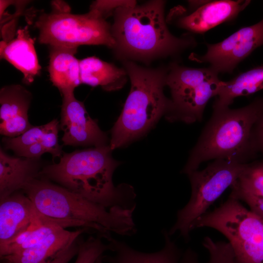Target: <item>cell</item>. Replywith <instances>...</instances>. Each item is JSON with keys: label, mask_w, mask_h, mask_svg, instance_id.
Instances as JSON below:
<instances>
[{"label": "cell", "mask_w": 263, "mask_h": 263, "mask_svg": "<svg viewBox=\"0 0 263 263\" xmlns=\"http://www.w3.org/2000/svg\"><path fill=\"white\" fill-rule=\"evenodd\" d=\"M60 227H61L41 217L38 221L15 239L0 245V259L33 247Z\"/></svg>", "instance_id": "7402d4cb"}, {"label": "cell", "mask_w": 263, "mask_h": 263, "mask_svg": "<svg viewBox=\"0 0 263 263\" xmlns=\"http://www.w3.org/2000/svg\"><path fill=\"white\" fill-rule=\"evenodd\" d=\"M250 2L247 0H207L191 13L179 18L177 24L191 33L204 34L221 23L233 20Z\"/></svg>", "instance_id": "7c38bea8"}, {"label": "cell", "mask_w": 263, "mask_h": 263, "mask_svg": "<svg viewBox=\"0 0 263 263\" xmlns=\"http://www.w3.org/2000/svg\"><path fill=\"white\" fill-rule=\"evenodd\" d=\"M203 245L209 255L208 263H238L228 242L215 241L206 236L203 240Z\"/></svg>", "instance_id": "484cf974"}, {"label": "cell", "mask_w": 263, "mask_h": 263, "mask_svg": "<svg viewBox=\"0 0 263 263\" xmlns=\"http://www.w3.org/2000/svg\"><path fill=\"white\" fill-rule=\"evenodd\" d=\"M112 150L107 145L64 153L58 163L44 167L38 177L107 209L135 208L132 187L113 185V173L119 163L112 157Z\"/></svg>", "instance_id": "7a4b0ae2"}, {"label": "cell", "mask_w": 263, "mask_h": 263, "mask_svg": "<svg viewBox=\"0 0 263 263\" xmlns=\"http://www.w3.org/2000/svg\"><path fill=\"white\" fill-rule=\"evenodd\" d=\"M231 196L218 207L207 212L192 230L209 227L228 240L238 263H263V218Z\"/></svg>", "instance_id": "52a82bcc"}, {"label": "cell", "mask_w": 263, "mask_h": 263, "mask_svg": "<svg viewBox=\"0 0 263 263\" xmlns=\"http://www.w3.org/2000/svg\"><path fill=\"white\" fill-rule=\"evenodd\" d=\"M45 130V125L32 126L21 135L5 137L2 140L5 148L13 150L18 155L32 144L39 142Z\"/></svg>", "instance_id": "d4e9b609"}, {"label": "cell", "mask_w": 263, "mask_h": 263, "mask_svg": "<svg viewBox=\"0 0 263 263\" xmlns=\"http://www.w3.org/2000/svg\"><path fill=\"white\" fill-rule=\"evenodd\" d=\"M253 141L257 152L263 156V115L254 127Z\"/></svg>", "instance_id": "4dcf8cb0"}, {"label": "cell", "mask_w": 263, "mask_h": 263, "mask_svg": "<svg viewBox=\"0 0 263 263\" xmlns=\"http://www.w3.org/2000/svg\"><path fill=\"white\" fill-rule=\"evenodd\" d=\"M263 89V65L241 73L222 81L213 103V109L228 107L239 96H247Z\"/></svg>", "instance_id": "44dd1931"}, {"label": "cell", "mask_w": 263, "mask_h": 263, "mask_svg": "<svg viewBox=\"0 0 263 263\" xmlns=\"http://www.w3.org/2000/svg\"><path fill=\"white\" fill-rule=\"evenodd\" d=\"M46 151L40 142L35 143L26 150L20 154V156L31 159H38Z\"/></svg>", "instance_id": "1f68e13d"}, {"label": "cell", "mask_w": 263, "mask_h": 263, "mask_svg": "<svg viewBox=\"0 0 263 263\" xmlns=\"http://www.w3.org/2000/svg\"><path fill=\"white\" fill-rule=\"evenodd\" d=\"M263 115V97L235 109H213V114L192 150L182 172L187 175L210 160L227 159L242 163L257 152L254 127Z\"/></svg>", "instance_id": "277c9868"}, {"label": "cell", "mask_w": 263, "mask_h": 263, "mask_svg": "<svg viewBox=\"0 0 263 263\" xmlns=\"http://www.w3.org/2000/svg\"><path fill=\"white\" fill-rule=\"evenodd\" d=\"M222 81L217 77L204 82L189 81L168 85L171 99L165 115L167 119L186 123L200 121L208 101L217 95Z\"/></svg>", "instance_id": "30bf717a"}, {"label": "cell", "mask_w": 263, "mask_h": 263, "mask_svg": "<svg viewBox=\"0 0 263 263\" xmlns=\"http://www.w3.org/2000/svg\"><path fill=\"white\" fill-rule=\"evenodd\" d=\"M48 71L53 85L62 96L74 94L81 84L79 60L75 54L77 48L49 46Z\"/></svg>", "instance_id": "e0dca14e"}, {"label": "cell", "mask_w": 263, "mask_h": 263, "mask_svg": "<svg viewBox=\"0 0 263 263\" xmlns=\"http://www.w3.org/2000/svg\"><path fill=\"white\" fill-rule=\"evenodd\" d=\"M180 263H200L198 254L191 248H188L183 252Z\"/></svg>", "instance_id": "d6a6232c"}, {"label": "cell", "mask_w": 263, "mask_h": 263, "mask_svg": "<svg viewBox=\"0 0 263 263\" xmlns=\"http://www.w3.org/2000/svg\"><path fill=\"white\" fill-rule=\"evenodd\" d=\"M163 234L165 244L160 250L145 253L136 250L125 243L111 237L108 241L111 246L112 255L103 256V261L108 263H180L183 254L166 230Z\"/></svg>", "instance_id": "2e32d148"}, {"label": "cell", "mask_w": 263, "mask_h": 263, "mask_svg": "<svg viewBox=\"0 0 263 263\" xmlns=\"http://www.w3.org/2000/svg\"><path fill=\"white\" fill-rule=\"evenodd\" d=\"M111 250L109 243H104L101 236L90 237L85 241H79L77 258L74 263H95L105 252Z\"/></svg>", "instance_id": "cb8c5ba5"}, {"label": "cell", "mask_w": 263, "mask_h": 263, "mask_svg": "<svg viewBox=\"0 0 263 263\" xmlns=\"http://www.w3.org/2000/svg\"><path fill=\"white\" fill-rule=\"evenodd\" d=\"M102 257L99 258L95 263H102V262H103Z\"/></svg>", "instance_id": "836d02e7"}, {"label": "cell", "mask_w": 263, "mask_h": 263, "mask_svg": "<svg viewBox=\"0 0 263 263\" xmlns=\"http://www.w3.org/2000/svg\"><path fill=\"white\" fill-rule=\"evenodd\" d=\"M245 164L216 159L203 170L188 174L191 196L187 204L178 210L176 221L168 231L169 235L179 232L185 240L188 239L195 223L227 188L234 185Z\"/></svg>", "instance_id": "ba28073f"}, {"label": "cell", "mask_w": 263, "mask_h": 263, "mask_svg": "<svg viewBox=\"0 0 263 263\" xmlns=\"http://www.w3.org/2000/svg\"><path fill=\"white\" fill-rule=\"evenodd\" d=\"M22 191L43 219L64 229L82 227L107 240L111 233L131 236L136 230L132 217L135 208L107 209L40 177L27 183Z\"/></svg>", "instance_id": "6da1fadb"}, {"label": "cell", "mask_w": 263, "mask_h": 263, "mask_svg": "<svg viewBox=\"0 0 263 263\" xmlns=\"http://www.w3.org/2000/svg\"><path fill=\"white\" fill-rule=\"evenodd\" d=\"M40 43L76 48L83 45H102L114 48L111 26L98 11L84 14L70 13L69 6L53 2V10L41 14L35 22Z\"/></svg>", "instance_id": "8992f818"}, {"label": "cell", "mask_w": 263, "mask_h": 263, "mask_svg": "<svg viewBox=\"0 0 263 263\" xmlns=\"http://www.w3.org/2000/svg\"><path fill=\"white\" fill-rule=\"evenodd\" d=\"M229 196L244 202L251 211L263 218V198L232 190Z\"/></svg>", "instance_id": "f546056e"}, {"label": "cell", "mask_w": 263, "mask_h": 263, "mask_svg": "<svg viewBox=\"0 0 263 263\" xmlns=\"http://www.w3.org/2000/svg\"><path fill=\"white\" fill-rule=\"evenodd\" d=\"M0 58L4 59L19 70L23 81L32 83L39 74L41 67L34 47V40L27 26L18 30L17 36L11 40L0 42Z\"/></svg>", "instance_id": "9a60e30c"}, {"label": "cell", "mask_w": 263, "mask_h": 263, "mask_svg": "<svg viewBox=\"0 0 263 263\" xmlns=\"http://www.w3.org/2000/svg\"><path fill=\"white\" fill-rule=\"evenodd\" d=\"M165 3L151 0L122 6L114 11L111 32L115 42L113 49L118 56L147 61L175 56L197 45L192 36L177 37L169 32L164 16Z\"/></svg>", "instance_id": "3957f363"}, {"label": "cell", "mask_w": 263, "mask_h": 263, "mask_svg": "<svg viewBox=\"0 0 263 263\" xmlns=\"http://www.w3.org/2000/svg\"><path fill=\"white\" fill-rule=\"evenodd\" d=\"M231 190L263 198V159L247 163Z\"/></svg>", "instance_id": "603a6c76"}, {"label": "cell", "mask_w": 263, "mask_h": 263, "mask_svg": "<svg viewBox=\"0 0 263 263\" xmlns=\"http://www.w3.org/2000/svg\"><path fill=\"white\" fill-rule=\"evenodd\" d=\"M41 217L33 203L22 191L0 201V245L29 229Z\"/></svg>", "instance_id": "4fadbf2b"}, {"label": "cell", "mask_w": 263, "mask_h": 263, "mask_svg": "<svg viewBox=\"0 0 263 263\" xmlns=\"http://www.w3.org/2000/svg\"><path fill=\"white\" fill-rule=\"evenodd\" d=\"M79 67L81 84L100 86L108 91L121 88L128 76L124 69L95 56L79 60Z\"/></svg>", "instance_id": "ffe728a7"}, {"label": "cell", "mask_w": 263, "mask_h": 263, "mask_svg": "<svg viewBox=\"0 0 263 263\" xmlns=\"http://www.w3.org/2000/svg\"><path fill=\"white\" fill-rule=\"evenodd\" d=\"M206 45L205 54H193L190 59L198 63H208L219 74H231L241 61L263 45V19L256 24L240 29L220 42Z\"/></svg>", "instance_id": "9c48e42d"}, {"label": "cell", "mask_w": 263, "mask_h": 263, "mask_svg": "<svg viewBox=\"0 0 263 263\" xmlns=\"http://www.w3.org/2000/svg\"><path fill=\"white\" fill-rule=\"evenodd\" d=\"M123 64L131 80V90L112 131V150L142 136L166 114L171 104L163 92L168 68H146L128 60Z\"/></svg>", "instance_id": "5b68a950"}, {"label": "cell", "mask_w": 263, "mask_h": 263, "mask_svg": "<svg viewBox=\"0 0 263 263\" xmlns=\"http://www.w3.org/2000/svg\"><path fill=\"white\" fill-rule=\"evenodd\" d=\"M86 230L69 231L60 227L33 247L1 260L11 263H43L79 238Z\"/></svg>", "instance_id": "d6986e66"}, {"label": "cell", "mask_w": 263, "mask_h": 263, "mask_svg": "<svg viewBox=\"0 0 263 263\" xmlns=\"http://www.w3.org/2000/svg\"><path fill=\"white\" fill-rule=\"evenodd\" d=\"M38 159L15 157L0 150V201L22 190L32 180L38 177Z\"/></svg>", "instance_id": "ac0fdd59"}, {"label": "cell", "mask_w": 263, "mask_h": 263, "mask_svg": "<svg viewBox=\"0 0 263 263\" xmlns=\"http://www.w3.org/2000/svg\"><path fill=\"white\" fill-rule=\"evenodd\" d=\"M58 122L54 119L45 125V130L40 143L46 152L50 153L53 158L62 156L61 147L58 142Z\"/></svg>", "instance_id": "4316f807"}, {"label": "cell", "mask_w": 263, "mask_h": 263, "mask_svg": "<svg viewBox=\"0 0 263 263\" xmlns=\"http://www.w3.org/2000/svg\"><path fill=\"white\" fill-rule=\"evenodd\" d=\"M79 241V237L43 263H68L77 254ZM3 262V263H11L4 260Z\"/></svg>", "instance_id": "f1b7e54d"}, {"label": "cell", "mask_w": 263, "mask_h": 263, "mask_svg": "<svg viewBox=\"0 0 263 263\" xmlns=\"http://www.w3.org/2000/svg\"><path fill=\"white\" fill-rule=\"evenodd\" d=\"M60 127L65 145L73 146L107 145V137L86 110L83 103L74 94L62 96Z\"/></svg>", "instance_id": "8fae6325"}, {"label": "cell", "mask_w": 263, "mask_h": 263, "mask_svg": "<svg viewBox=\"0 0 263 263\" xmlns=\"http://www.w3.org/2000/svg\"><path fill=\"white\" fill-rule=\"evenodd\" d=\"M136 4L135 0H96L90 6V9L98 11L104 17L113 13L119 7Z\"/></svg>", "instance_id": "83f0119b"}, {"label": "cell", "mask_w": 263, "mask_h": 263, "mask_svg": "<svg viewBox=\"0 0 263 263\" xmlns=\"http://www.w3.org/2000/svg\"><path fill=\"white\" fill-rule=\"evenodd\" d=\"M31 94L20 85H11L0 92V132L7 137L18 136L32 126L28 111Z\"/></svg>", "instance_id": "5bb4252c"}]
</instances>
